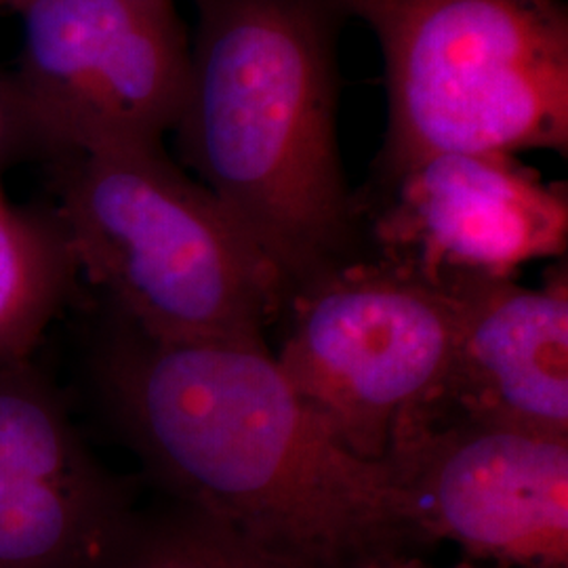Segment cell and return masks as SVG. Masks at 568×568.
I'll return each mask as SVG.
<instances>
[{
  "label": "cell",
  "mask_w": 568,
  "mask_h": 568,
  "mask_svg": "<svg viewBox=\"0 0 568 568\" xmlns=\"http://www.w3.org/2000/svg\"><path fill=\"white\" fill-rule=\"evenodd\" d=\"M95 405L166 499L234 530L274 568H373L426 551L386 464L345 450L267 345L163 342L103 307Z\"/></svg>",
  "instance_id": "cell-1"
},
{
  "label": "cell",
  "mask_w": 568,
  "mask_h": 568,
  "mask_svg": "<svg viewBox=\"0 0 568 568\" xmlns=\"http://www.w3.org/2000/svg\"><path fill=\"white\" fill-rule=\"evenodd\" d=\"M190 72L173 126L183 166L255 246L276 295L371 255L345 178L342 0H194Z\"/></svg>",
  "instance_id": "cell-2"
},
{
  "label": "cell",
  "mask_w": 568,
  "mask_h": 568,
  "mask_svg": "<svg viewBox=\"0 0 568 568\" xmlns=\"http://www.w3.org/2000/svg\"><path fill=\"white\" fill-rule=\"evenodd\" d=\"M58 185L55 217L103 307L163 342L267 345V267L163 143L61 159Z\"/></svg>",
  "instance_id": "cell-3"
},
{
  "label": "cell",
  "mask_w": 568,
  "mask_h": 568,
  "mask_svg": "<svg viewBox=\"0 0 568 568\" xmlns=\"http://www.w3.org/2000/svg\"><path fill=\"white\" fill-rule=\"evenodd\" d=\"M386 65L373 182L434 154L568 152L565 0H342Z\"/></svg>",
  "instance_id": "cell-4"
},
{
  "label": "cell",
  "mask_w": 568,
  "mask_h": 568,
  "mask_svg": "<svg viewBox=\"0 0 568 568\" xmlns=\"http://www.w3.org/2000/svg\"><path fill=\"white\" fill-rule=\"evenodd\" d=\"M274 354L310 413L371 464L440 422L464 325L450 283L365 255L300 288Z\"/></svg>",
  "instance_id": "cell-5"
},
{
  "label": "cell",
  "mask_w": 568,
  "mask_h": 568,
  "mask_svg": "<svg viewBox=\"0 0 568 568\" xmlns=\"http://www.w3.org/2000/svg\"><path fill=\"white\" fill-rule=\"evenodd\" d=\"M21 110L58 159L163 143L182 110L190 37L173 0H26Z\"/></svg>",
  "instance_id": "cell-6"
},
{
  "label": "cell",
  "mask_w": 568,
  "mask_h": 568,
  "mask_svg": "<svg viewBox=\"0 0 568 568\" xmlns=\"http://www.w3.org/2000/svg\"><path fill=\"white\" fill-rule=\"evenodd\" d=\"M384 464L424 548L447 541L469 562L568 568V438L448 422Z\"/></svg>",
  "instance_id": "cell-7"
},
{
  "label": "cell",
  "mask_w": 568,
  "mask_h": 568,
  "mask_svg": "<svg viewBox=\"0 0 568 568\" xmlns=\"http://www.w3.org/2000/svg\"><path fill=\"white\" fill-rule=\"evenodd\" d=\"M358 199L371 255L436 283L516 278L567 257V183L511 154H434Z\"/></svg>",
  "instance_id": "cell-8"
},
{
  "label": "cell",
  "mask_w": 568,
  "mask_h": 568,
  "mask_svg": "<svg viewBox=\"0 0 568 568\" xmlns=\"http://www.w3.org/2000/svg\"><path fill=\"white\" fill-rule=\"evenodd\" d=\"M450 284L464 325L436 426L474 422L568 438L567 260L539 288L516 278Z\"/></svg>",
  "instance_id": "cell-9"
},
{
  "label": "cell",
  "mask_w": 568,
  "mask_h": 568,
  "mask_svg": "<svg viewBox=\"0 0 568 568\" xmlns=\"http://www.w3.org/2000/svg\"><path fill=\"white\" fill-rule=\"evenodd\" d=\"M133 509L131 488L108 469L42 480L0 466V568H98Z\"/></svg>",
  "instance_id": "cell-10"
},
{
  "label": "cell",
  "mask_w": 568,
  "mask_h": 568,
  "mask_svg": "<svg viewBox=\"0 0 568 568\" xmlns=\"http://www.w3.org/2000/svg\"><path fill=\"white\" fill-rule=\"evenodd\" d=\"M79 265L60 220L0 204V365L32 358L72 300Z\"/></svg>",
  "instance_id": "cell-11"
},
{
  "label": "cell",
  "mask_w": 568,
  "mask_h": 568,
  "mask_svg": "<svg viewBox=\"0 0 568 568\" xmlns=\"http://www.w3.org/2000/svg\"><path fill=\"white\" fill-rule=\"evenodd\" d=\"M0 466L42 480H79L105 469L32 358L0 365Z\"/></svg>",
  "instance_id": "cell-12"
},
{
  "label": "cell",
  "mask_w": 568,
  "mask_h": 568,
  "mask_svg": "<svg viewBox=\"0 0 568 568\" xmlns=\"http://www.w3.org/2000/svg\"><path fill=\"white\" fill-rule=\"evenodd\" d=\"M98 568H274L224 523L166 499L133 509Z\"/></svg>",
  "instance_id": "cell-13"
},
{
  "label": "cell",
  "mask_w": 568,
  "mask_h": 568,
  "mask_svg": "<svg viewBox=\"0 0 568 568\" xmlns=\"http://www.w3.org/2000/svg\"><path fill=\"white\" fill-rule=\"evenodd\" d=\"M26 148H41L21 110L13 81L0 79V161Z\"/></svg>",
  "instance_id": "cell-14"
},
{
  "label": "cell",
  "mask_w": 568,
  "mask_h": 568,
  "mask_svg": "<svg viewBox=\"0 0 568 568\" xmlns=\"http://www.w3.org/2000/svg\"><path fill=\"white\" fill-rule=\"evenodd\" d=\"M373 568H440V567H432V565H427L426 560L422 558V556H398V558H392V560H386V562H382V565H377V567ZM447 568H480L476 567L474 562H462V565H455V567Z\"/></svg>",
  "instance_id": "cell-15"
},
{
  "label": "cell",
  "mask_w": 568,
  "mask_h": 568,
  "mask_svg": "<svg viewBox=\"0 0 568 568\" xmlns=\"http://www.w3.org/2000/svg\"><path fill=\"white\" fill-rule=\"evenodd\" d=\"M23 2L26 0H0V9H16V11H20Z\"/></svg>",
  "instance_id": "cell-16"
}]
</instances>
